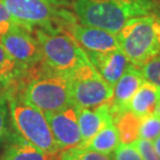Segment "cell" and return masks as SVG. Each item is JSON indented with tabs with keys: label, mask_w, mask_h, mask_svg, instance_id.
Masks as SVG:
<instances>
[{
	"label": "cell",
	"mask_w": 160,
	"mask_h": 160,
	"mask_svg": "<svg viewBox=\"0 0 160 160\" xmlns=\"http://www.w3.org/2000/svg\"><path fill=\"white\" fill-rule=\"evenodd\" d=\"M75 16L80 24L118 33L128 21L150 15L153 0H74Z\"/></svg>",
	"instance_id": "obj_1"
},
{
	"label": "cell",
	"mask_w": 160,
	"mask_h": 160,
	"mask_svg": "<svg viewBox=\"0 0 160 160\" xmlns=\"http://www.w3.org/2000/svg\"><path fill=\"white\" fill-rule=\"evenodd\" d=\"M19 26L32 31L37 28L68 31L77 23L76 16L55 0H1Z\"/></svg>",
	"instance_id": "obj_2"
},
{
	"label": "cell",
	"mask_w": 160,
	"mask_h": 160,
	"mask_svg": "<svg viewBox=\"0 0 160 160\" xmlns=\"http://www.w3.org/2000/svg\"><path fill=\"white\" fill-rule=\"evenodd\" d=\"M117 36L121 51L138 68L160 53V19L156 16L131 19Z\"/></svg>",
	"instance_id": "obj_3"
},
{
	"label": "cell",
	"mask_w": 160,
	"mask_h": 160,
	"mask_svg": "<svg viewBox=\"0 0 160 160\" xmlns=\"http://www.w3.org/2000/svg\"><path fill=\"white\" fill-rule=\"evenodd\" d=\"M8 101L15 133L41 151L58 157L62 152L44 112L21 98H11Z\"/></svg>",
	"instance_id": "obj_4"
},
{
	"label": "cell",
	"mask_w": 160,
	"mask_h": 160,
	"mask_svg": "<svg viewBox=\"0 0 160 160\" xmlns=\"http://www.w3.org/2000/svg\"><path fill=\"white\" fill-rule=\"evenodd\" d=\"M32 33L39 43L42 60L54 71L69 74L79 66L89 62L85 51L71 32L37 28Z\"/></svg>",
	"instance_id": "obj_5"
},
{
	"label": "cell",
	"mask_w": 160,
	"mask_h": 160,
	"mask_svg": "<svg viewBox=\"0 0 160 160\" xmlns=\"http://www.w3.org/2000/svg\"><path fill=\"white\" fill-rule=\"evenodd\" d=\"M68 76L72 102L77 108H94L112 99L113 86L105 81L91 62L79 66Z\"/></svg>",
	"instance_id": "obj_6"
},
{
	"label": "cell",
	"mask_w": 160,
	"mask_h": 160,
	"mask_svg": "<svg viewBox=\"0 0 160 160\" xmlns=\"http://www.w3.org/2000/svg\"><path fill=\"white\" fill-rule=\"evenodd\" d=\"M0 43L20 69H28L42 62L39 43L31 31L15 24L2 34Z\"/></svg>",
	"instance_id": "obj_7"
},
{
	"label": "cell",
	"mask_w": 160,
	"mask_h": 160,
	"mask_svg": "<svg viewBox=\"0 0 160 160\" xmlns=\"http://www.w3.org/2000/svg\"><path fill=\"white\" fill-rule=\"evenodd\" d=\"M44 114L60 152L80 146L81 134L78 124V108L75 105L58 111L44 112Z\"/></svg>",
	"instance_id": "obj_8"
},
{
	"label": "cell",
	"mask_w": 160,
	"mask_h": 160,
	"mask_svg": "<svg viewBox=\"0 0 160 160\" xmlns=\"http://www.w3.org/2000/svg\"><path fill=\"white\" fill-rule=\"evenodd\" d=\"M145 80L140 68L129 63L123 75L113 86V96L109 102L112 121L127 110L129 102Z\"/></svg>",
	"instance_id": "obj_9"
},
{
	"label": "cell",
	"mask_w": 160,
	"mask_h": 160,
	"mask_svg": "<svg viewBox=\"0 0 160 160\" xmlns=\"http://www.w3.org/2000/svg\"><path fill=\"white\" fill-rule=\"evenodd\" d=\"M71 33L85 52H109L121 50L117 33L102 28L76 23L72 27Z\"/></svg>",
	"instance_id": "obj_10"
},
{
	"label": "cell",
	"mask_w": 160,
	"mask_h": 160,
	"mask_svg": "<svg viewBox=\"0 0 160 160\" xmlns=\"http://www.w3.org/2000/svg\"><path fill=\"white\" fill-rule=\"evenodd\" d=\"M88 60L106 82L114 86L129 66V60L121 50L109 52H85Z\"/></svg>",
	"instance_id": "obj_11"
},
{
	"label": "cell",
	"mask_w": 160,
	"mask_h": 160,
	"mask_svg": "<svg viewBox=\"0 0 160 160\" xmlns=\"http://www.w3.org/2000/svg\"><path fill=\"white\" fill-rule=\"evenodd\" d=\"M111 123L113 121L109 103L94 108H78V124L81 134V143L79 147H83L99 131Z\"/></svg>",
	"instance_id": "obj_12"
},
{
	"label": "cell",
	"mask_w": 160,
	"mask_h": 160,
	"mask_svg": "<svg viewBox=\"0 0 160 160\" xmlns=\"http://www.w3.org/2000/svg\"><path fill=\"white\" fill-rule=\"evenodd\" d=\"M0 160H57V157L41 151L16 133H9Z\"/></svg>",
	"instance_id": "obj_13"
},
{
	"label": "cell",
	"mask_w": 160,
	"mask_h": 160,
	"mask_svg": "<svg viewBox=\"0 0 160 160\" xmlns=\"http://www.w3.org/2000/svg\"><path fill=\"white\" fill-rule=\"evenodd\" d=\"M159 99L160 88L145 80L129 102L127 110L133 112L139 118L155 113Z\"/></svg>",
	"instance_id": "obj_14"
},
{
	"label": "cell",
	"mask_w": 160,
	"mask_h": 160,
	"mask_svg": "<svg viewBox=\"0 0 160 160\" xmlns=\"http://www.w3.org/2000/svg\"><path fill=\"white\" fill-rule=\"evenodd\" d=\"M120 136L117 127L113 123L107 125L88 140L82 148H86L102 154L111 155L120 145Z\"/></svg>",
	"instance_id": "obj_15"
},
{
	"label": "cell",
	"mask_w": 160,
	"mask_h": 160,
	"mask_svg": "<svg viewBox=\"0 0 160 160\" xmlns=\"http://www.w3.org/2000/svg\"><path fill=\"white\" fill-rule=\"evenodd\" d=\"M119 132L120 142L124 145H132L139 138L140 118L129 110L124 111L113 120Z\"/></svg>",
	"instance_id": "obj_16"
},
{
	"label": "cell",
	"mask_w": 160,
	"mask_h": 160,
	"mask_svg": "<svg viewBox=\"0 0 160 160\" xmlns=\"http://www.w3.org/2000/svg\"><path fill=\"white\" fill-rule=\"evenodd\" d=\"M20 68L16 65V62L8 55L5 49L0 43V96L6 85L11 82V80L16 76ZM2 97V96H1Z\"/></svg>",
	"instance_id": "obj_17"
},
{
	"label": "cell",
	"mask_w": 160,
	"mask_h": 160,
	"mask_svg": "<svg viewBox=\"0 0 160 160\" xmlns=\"http://www.w3.org/2000/svg\"><path fill=\"white\" fill-rule=\"evenodd\" d=\"M57 160H112V157L82 147H75L60 153Z\"/></svg>",
	"instance_id": "obj_18"
},
{
	"label": "cell",
	"mask_w": 160,
	"mask_h": 160,
	"mask_svg": "<svg viewBox=\"0 0 160 160\" xmlns=\"http://www.w3.org/2000/svg\"><path fill=\"white\" fill-rule=\"evenodd\" d=\"M160 135V117L155 113L140 118L139 138L153 142Z\"/></svg>",
	"instance_id": "obj_19"
},
{
	"label": "cell",
	"mask_w": 160,
	"mask_h": 160,
	"mask_svg": "<svg viewBox=\"0 0 160 160\" xmlns=\"http://www.w3.org/2000/svg\"><path fill=\"white\" fill-rule=\"evenodd\" d=\"M140 70L147 81L153 83L160 88V53L147 62Z\"/></svg>",
	"instance_id": "obj_20"
},
{
	"label": "cell",
	"mask_w": 160,
	"mask_h": 160,
	"mask_svg": "<svg viewBox=\"0 0 160 160\" xmlns=\"http://www.w3.org/2000/svg\"><path fill=\"white\" fill-rule=\"evenodd\" d=\"M112 160H143L133 145L121 143L112 153Z\"/></svg>",
	"instance_id": "obj_21"
},
{
	"label": "cell",
	"mask_w": 160,
	"mask_h": 160,
	"mask_svg": "<svg viewBox=\"0 0 160 160\" xmlns=\"http://www.w3.org/2000/svg\"><path fill=\"white\" fill-rule=\"evenodd\" d=\"M132 145L137 149L143 160H160L159 155L153 146V142L150 140L138 138Z\"/></svg>",
	"instance_id": "obj_22"
},
{
	"label": "cell",
	"mask_w": 160,
	"mask_h": 160,
	"mask_svg": "<svg viewBox=\"0 0 160 160\" xmlns=\"http://www.w3.org/2000/svg\"><path fill=\"white\" fill-rule=\"evenodd\" d=\"M6 100L0 96V149L4 145L9 135L8 120V109H6Z\"/></svg>",
	"instance_id": "obj_23"
},
{
	"label": "cell",
	"mask_w": 160,
	"mask_h": 160,
	"mask_svg": "<svg viewBox=\"0 0 160 160\" xmlns=\"http://www.w3.org/2000/svg\"><path fill=\"white\" fill-rule=\"evenodd\" d=\"M16 23L4 4L0 0V34H4L14 26Z\"/></svg>",
	"instance_id": "obj_24"
},
{
	"label": "cell",
	"mask_w": 160,
	"mask_h": 160,
	"mask_svg": "<svg viewBox=\"0 0 160 160\" xmlns=\"http://www.w3.org/2000/svg\"><path fill=\"white\" fill-rule=\"evenodd\" d=\"M152 142H153V146H154V148L156 150V152H157V154L160 157V135L158 137H156Z\"/></svg>",
	"instance_id": "obj_25"
},
{
	"label": "cell",
	"mask_w": 160,
	"mask_h": 160,
	"mask_svg": "<svg viewBox=\"0 0 160 160\" xmlns=\"http://www.w3.org/2000/svg\"><path fill=\"white\" fill-rule=\"evenodd\" d=\"M155 114H157V116L160 117V99L157 103V106H156V109H155Z\"/></svg>",
	"instance_id": "obj_26"
},
{
	"label": "cell",
	"mask_w": 160,
	"mask_h": 160,
	"mask_svg": "<svg viewBox=\"0 0 160 160\" xmlns=\"http://www.w3.org/2000/svg\"><path fill=\"white\" fill-rule=\"evenodd\" d=\"M56 1H59V2H67L68 0H56Z\"/></svg>",
	"instance_id": "obj_27"
},
{
	"label": "cell",
	"mask_w": 160,
	"mask_h": 160,
	"mask_svg": "<svg viewBox=\"0 0 160 160\" xmlns=\"http://www.w3.org/2000/svg\"><path fill=\"white\" fill-rule=\"evenodd\" d=\"M0 38H1V34H0Z\"/></svg>",
	"instance_id": "obj_28"
}]
</instances>
